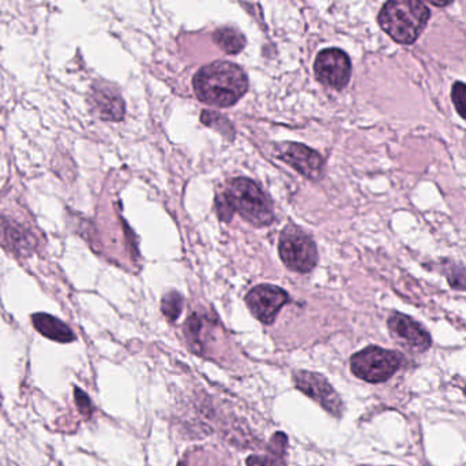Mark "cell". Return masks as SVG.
Listing matches in <instances>:
<instances>
[{"label":"cell","instance_id":"7c38bea8","mask_svg":"<svg viewBox=\"0 0 466 466\" xmlns=\"http://www.w3.org/2000/svg\"><path fill=\"white\" fill-rule=\"evenodd\" d=\"M32 322L35 330L41 336L52 339V341L60 342V344H70L76 339L71 328L65 325L62 320L56 319L51 315L35 314L32 316Z\"/></svg>","mask_w":466,"mask_h":466},{"label":"cell","instance_id":"8992f818","mask_svg":"<svg viewBox=\"0 0 466 466\" xmlns=\"http://www.w3.org/2000/svg\"><path fill=\"white\" fill-rule=\"evenodd\" d=\"M315 76L322 84L344 89L352 74L350 57L342 49L328 48L319 52L314 65Z\"/></svg>","mask_w":466,"mask_h":466},{"label":"cell","instance_id":"3957f363","mask_svg":"<svg viewBox=\"0 0 466 466\" xmlns=\"http://www.w3.org/2000/svg\"><path fill=\"white\" fill-rule=\"evenodd\" d=\"M431 18V10L420 0H390L378 14V24L397 44L412 46Z\"/></svg>","mask_w":466,"mask_h":466},{"label":"cell","instance_id":"7a4b0ae2","mask_svg":"<svg viewBox=\"0 0 466 466\" xmlns=\"http://www.w3.org/2000/svg\"><path fill=\"white\" fill-rule=\"evenodd\" d=\"M221 221H231L233 213L257 227L268 226L274 221L273 208L262 189L248 178H236L218 197Z\"/></svg>","mask_w":466,"mask_h":466},{"label":"cell","instance_id":"ac0fdd59","mask_svg":"<svg viewBox=\"0 0 466 466\" xmlns=\"http://www.w3.org/2000/svg\"><path fill=\"white\" fill-rule=\"evenodd\" d=\"M76 402H78L79 408H81L82 412L92 413V405H90L89 399H87L86 394L82 393L81 390H78V388H76Z\"/></svg>","mask_w":466,"mask_h":466},{"label":"cell","instance_id":"9a60e30c","mask_svg":"<svg viewBox=\"0 0 466 466\" xmlns=\"http://www.w3.org/2000/svg\"><path fill=\"white\" fill-rule=\"evenodd\" d=\"M183 297L177 292L168 293L164 295L161 303V311L169 322H177V317L182 314Z\"/></svg>","mask_w":466,"mask_h":466},{"label":"cell","instance_id":"8fae6325","mask_svg":"<svg viewBox=\"0 0 466 466\" xmlns=\"http://www.w3.org/2000/svg\"><path fill=\"white\" fill-rule=\"evenodd\" d=\"M90 103H92V109L103 119L120 120L125 117V103L112 88H93Z\"/></svg>","mask_w":466,"mask_h":466},{"label":"cell","instance_id":"30bf717a","mask_svg":"<svg viewBox=\"0 0 466 466\" xmlns=\"http://www.w3.org/2000/svg\"><path fill=\"white\" fill-rule=\"evenodd\" d=\"M388 325L391 333L412 349L424 352L431 347V337H430L429 331L412 317L394 312L389 317Z\"/></svg>","mask_w":466,"mask_h":466},{"label":"cell","instance_id":"6da1fadb","mask_svg":"<svg viewBox=\"0 0 466 466\" xmlns=\"http://www.w3.org/2000/svg\"><path fill=\"white\" fill-rule=\"evenodd\" d=\"M197 98L209 106L231 107L247 92L246 73L231 62L210 63L199 68L193 79Z\"/></svg>","mask_w":466,"mask_h":466},{"label":"cell","instance_id":"ba28073f","mask_svg":"<svg viewBox=\"0 0 466 466\" xmlns=\"http://www.w3.org/2000/svg\"><path fill=\"white\" fill-rule=\"evenodd\" d=\"M293 380H295L296 388L301 393L317 401L330 415L336 416V418L341 416V399H339V394L331 388L330 383L326 380L325 377L315 374V372L299 371L296 372Z\"/></svg>","mask_w":466,"mask_h":466},{"label":"cell","instance_id":"e0dca14e","mask_svg":"<svg viewBox=\"0 0 466 466\" xmlns=\"http://www.w3.org/2000/svg\"><path fill=\"white\" fill-rule=\"evenodd\" d=\"M448 281L453 289L466 290V268L460 264H453L449 268Z\"/></svg>","mask_w":466,"mask_h":466},{"label":"cell","instance_id":"9c48e42d","mask_svg":"<svg viewBox=\"0 0 466 466\" xmlns=\"http://www.w3.org/2000/svg\"><path fill=\"white\" fill-rule=\"evenodd\" d=\"M277 156L309 180H319L322 177V156L306 145L298 144V142H285V144L279 145Z\"/></svg>","mask_w":466,"mask_h":466},{"label":"cell","instance_id":"277c9868","mask_svg":"<svg viewBox=\"0 0 466 466\" xmlns=\"http://www.w3.org/2000/svg\"><path fill=\"white\" fill-rule=\"evenodd\" d=\"M402 364L399 352L369 347L350 358V369L359 379L369 383H382L390 379Z\"/></svg>","mask_w":466,"mask_h":466},{"label":"cell","instance_id":"d6986e66","mask_svg":"<svg viewBox=\"0 0 466 466\" xmlns=\"http://www.w3.org/2000/svg\"><path fill=\"white\" fill-rule=\"evenodd\" d=\"M430 5H434V7H446V5H451L453 2H435V0H431L429 2Z\"/></svg>","mask_w":466,"mask_h":466},{"label":"cell","instance_id":"5bb4252c","mask_svg":"<svg viewBox=\"0 0 466 466\" xmlns=\"http://www.w3.org/2000/svg\"><path fill=\"white\" fill-rule=\"evenodd\" d=\"M213 38L227 54H238L246 46V37L235 27H220L216 30Z\"/></svg>","mask_w":466,"mask_h":466},{"label":"cell","instance_id":"4fadbf2b","mask_svg":"<svg viewBox=\"0 0 466 466\" xmlns=\"http://www.w3.org/2000/svg\"><path fill=\"white\" fill-rule=\"evenodd\" d=\"M271 448L274 449L273 459L271 457H249L247 459V466H285L284 457L287 449V437L281 432L271 438Z\"/></svg>","mask_w":466,"mask_h":466},{"label":"cell","instance_id":"5b68a950","mask_svg":"<svg viewBox=\"0 0 466 466\" xmlns=\"http://www.w3.org/2000/svg\"><path fill=\"white\" fill-rule=\"evenodd\" d=\"M279 252L284 264L296 273H309L318 263V251L314 241L300 227L293 224L282 230Z\"/></svg>","mask_w":466,"mask_h":466},{"label":"cell","instance_id":"2e32d148","mask_svg":"<svg viewBox=\"0 0 466 466\" xmlns=\"http://www.w3.org/2000/svg\"><path fill=\"white\" fill-rule=\"evenodd\" d=\"M451 101L454 109L459 112L462 119H466V84L462 81H456L451 87Z\"/></svg>","mask_w":466,"mask_h":466},{"label":"cell","instance_id":"52a82bcc","mask_svg":"<svg viewBox=\"0 0 466 466\" xmlns=\"http://www.w3.org/2000/svg\"><path fill=\"white\" fill-rule=\"evenodd\" d=\"M289 303V295L281 287L259 285L249 290L246 304L251 314L263 325H271L282 306Z\"/></svg>","mask_w":466,"mask_h":466}]
</instances>
